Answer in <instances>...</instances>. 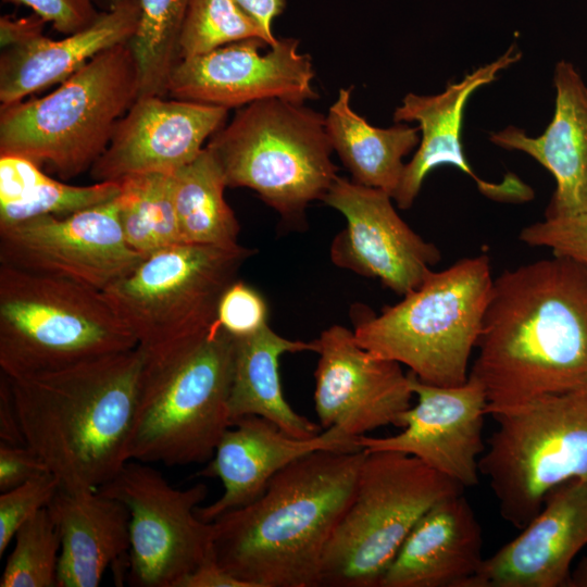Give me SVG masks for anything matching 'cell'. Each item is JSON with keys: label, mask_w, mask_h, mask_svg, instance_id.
<instances>
[{"label": "cell", "mask_w": 587, "mask_h": 587, "mask_svg": "<svg viewBox=\"0 0 587 587\" xmlns=\"http://www.w3.org/2000/svg\"><path fill=\"white\" fill-rule=\"evenodd\" d=\"M476 348L491 416L587 385V266L552 254L502 272Z\"/></svg>", "instance_id": "6da1fadb"}, {"label": "cell", "mask_w": 587, "mask_h": 587, "mask_svg": "<svg viewBox=\"0 0 587 587\" xmlns=\"http://www.w3.org/2000/svg\"><path fill=\"white\" fill-rule=\"evenodd\" d=\"M366 451L299 458L245 507L214 521L213 555L250 587H317L326 547L346 511Z\"/></svg>", "instance_id": "7a4b0ae2"}, {"label": "cell", "mask_w": 587, "mask_h": 587, "mask_svg": "<svg viewBox=\"0 0 587 587\" xmlns=\"http://www.w3.org/2000/svg\"><path fill=\"white\" fill-rule=\"evenodd\" d=\"M143 361L137 346L9 378L25 442L58 477L60 488L97 490L128 461Z\"/></svg>", "instance_id": "3957f363"}, {"label": "cell", "mask_w": 587, "mask_h": 587, "mask_svg": "<svg viewBox=\"0 0 587 587\" xmlns=\"http://www.w3.org/2000/svg\"><path fill=\"white\" fill-rule=\"evenodd\" d=\"M143 354L128 461L166 466L209 462L232 426L234 337L213 323L199 339Z\"/></svg>", "instance_id": "277c9868"}, {"label": "cell", "mask_w": 587, "mask_h": 587, "mask_svg": "<svg viewBox=\"0 0 587 587\" xmlns=\"http://www.w3.org/2000/svg\"><path fill=\"white\" fill-rule=\"evenodd\" d=\"M494 278L487 253L432 271L414 290L378 315H355L358 344L409 367L420 380L444 387L464 384L482 333Z\"/></svg>", "instance_id": "5b68a950"}, {"label": "cell", "mask_w": 587, "mask_h": 587, "mask_svg": "<svg viewBox=\"0 0 587 587\" xmlns=\"http://www.w3.org/2000/svg\"><path fill=\"white\" fill-rule=\"evenodd\" d=\"M139 96L129 41L98 53L45 97L0 107V154L49 165L62 179L87 170L108 148Z\"/></svg>", "instance_id": "8992f818"}, {"label": "cell", "mask_w": 587, "mask_h": 587, "mask_svg": "<svg viewBox=\"0 0 587 587\" xmlns=\"http://www.w3.org/2000/svg\"><path fill=\"white\" fill-rule=\"evenodd\" d=\"M137 346L102 291L0 264V367L9 378Z\"/></svg>", "instance_id": "52a82bcc"}, {"label": "cell", "mask_w": 587, "mask_h": 587, "mask_svg": "<svg viewBox=\"0 0 587 587\" xmlns=\"http://www.w3.org/2000/svg\"><path fill=\"white\" fill-rule=\"evenodd\" d=\"M207 147L227 187H245L285 220H300L336 179L325 115L280 98L240 108Z\"/></svg>", "instance_id": "ba28073f"}, {"label": "cell", "mask_w": 587, "mask_h": 587, "mask_svg": "<svg viewBox=\"0 0 587 587\" xmlns=\"http://www.w3.org/2000/svg\"><path fill=\"white\" fill-rule=\"evenodd\" d=\"M464 489L415 457L366 451L352 498L326 547L320 586L379 587L423 514Z\"/></svg>", "instance_id": "9c48e42d"}, {"label": "cell", "mask_w": 587, "mask_h": 587, "mask_svg": "<svg viewBox=\"0 0 587 587\" xmlns=\"http://www.w3.org/2000/svg\"><path fill=\"white\" fill-rule=\"evenodd\" d=\"M253 249L178 242L146 255L102 292L146 353L199 339Z\"/></svg>", "instance_id": "30bf717a"}, {"label": "cell", "mask_w": 587, "mask_h": 587, "mask_svg": "<svg viewBox=\"0 0 587 587\" xmlns=\"http://www.w3.org/2000/svg\"><path fill=\"white\" fill-rule=\"evenodd\" d=\"M497 429L479 459L500 515L522 529L550 490L587 482V385L492 415Z\"/></svg>", "instance_id": "8fae6325"}, {"label": "cell", "mask_w": 587, "mask_h": 587, "mask_svg": "<svg viewBox=\"0 0 587 587\" xmlns=\"http://www.w3.org/2000/svg\"><path fill=\"white\" fill-rule=\"evenodd\" d=\"M97 490L129 511L130 586L180 587L213 554V524L196 513L208 496L204 483L178 489L149 463L129 460Z\"/></svg>", "instance_id": "7c38bea8"}, {"label": "cell", "mask_w": 587, "mask_h": 587, "mask_svg": "<svg viewBox=\"0 0 587 587\" xmlns=\"http://www.w3.org/2000/svg\"><path fill=\"white\" fill-rule=\"evenodd\" d=\"M116 197L70 215L0 226V264L103 291L146 257L124 237Z\"/></svg>", "instance_id": "4fadbf2b"}, {"label": "cell", "mask_w": 587, "mask_h": 587, "mask_svg": "<svg viewBox=\"0 0 587 587\" xmlns=\"http://www.w3.org/2000/svg\"><path fill=\"white\" fill-rule=\"evenodd\" d=\"M298 47L296 38H278L273 46L249 38L180 59L166 92L174 99L226 109L270 98L303 103L317 93L312 59Z\"/></svg>", "instance_id": "5bb4252c"}, {"label": "cell", "mask_w": 587, "mask_h": 587, "mask_svg": "<svg viewBox=\"0 0 587 587\" xmlns=\"http://www.w3.org/2000/svg\"><path fill=\"white\" fill-rule=\"evenodd\" d=\"M323 201L346 220L330 247L332 261L339 267L377 279L403 297L441 259L439 249L400 217L391 196L382 189L337 176Z\"/></svg>", "instance_id": "9a60e30c"}, {"label": "cell", "mask_w": 587, "mask_h": 587, "mask_svg": "<svg viewBox=\"0 0 587 587\" xmlns=\"http://www.w3.org/2000/svg\"><path fill=\"white\" fill-rule=\"evenodd\" d=\"M313 342L314 407L322 428L355 438L388 425L401 428L414 395L400 363L364 349L341 325L324 329Z\"/></svg>", "instance_id": "2e32d148"}, {"label": "cell", "mask_w": 587, "mask_h": 587, "mask_svg": "<svg viewBox=\"0 0 587 587\" xmlns=\"http://www.w3.org/2000/svg\"><path fill=\"white\" fill-rule=\"evenodd\" d=\"M408 376L416 404L402 414V430L386 437L360 436L359 446L415 457L464 488L478 485L487 414L484 387L471 375L451 387L424 383L410 371Z\"/></svg>", "instance_id": "e0dca14e"}, {"label": "cell", "mask_w": 587, "mask_h": 587, "mask_svg": "<svg viewBox=\"0 0 587 587\" xmlns=\"http://www.w3.org/2000/svg\"><path fill=\"white\" fill-rule=\"evenodd\" d=\"M521 59L510 47L497 60L479 66L458 83H449L437 95L408 93L394 113L396 123L416 122L421 140L412 159L405 163L392 200L400 209H409L416 199L426 176L439 165H453L469 175L487 198L500 202L521 203L534 197L533 189L513 173L499 183L478 177L465 158L461 128L465 104L479 87L497 79L502 70Z\"/></svg>", "instance_id": "ac0fdd59"}, {"label": "cell", "mask_w": 587, "mask_h": 587, "mask_svg": "<svg viewBox=\"0 0 587 587\" xmlns=\"http://www.w3.org/2000/svg\"><path fill=\"white\" fill-rule=\"evenodd\" d=\"M228 109L160 96L139 97L90 168L96 182L143 173L173 174L191 162L225 124Z\"/></svg>", "instance_id": "d6986e66"}, {"label": "cell", "mask_w": 587, "mask_h": 587, "mask_svg": "<svg viewBox=\"0 0 587 587\" xmlns=\"http://www.w3.org/2000/svg\"><path fill=\"white\" fill-rule=\"evenodd\" d=\"M521 530L484 559L466 587H567L572 562L587 545V482L550 490Z\"/></svg>", "instance_id": "ffe728a7"}, {"label": "cell", "mask_w": 587, "mask_h": 587, "mask_svg": "<svg viewBox=\"0 0 587 587\" xmlns=\"http://www.w3.org/2000/svg\"><path fill=\"white\" fill-rule=\"evenodd\" d=\"M317 450L363 449L358 438L338 428L324 429L312 438L302 439L284 433L260 416L239 419L225 432L211 460L196 474L218 478L224 487L218 499L197 508L198 517L212 522L228 511L250 504L263 495L273 476Z\"/></svg>", "instance_id": "44dd1931"}, {"label": "cell", "mask_w": 587, "mask_h": 587, "mask_svg": "<svg viewBox=\"0 0 587 587\" xmlns=\"http://www.w3.org/2000/svg\"><path fill=\"white\" fill-rule=\"evenodd\" d=\"M553 85L554 113L540 136L508 126L491 134L490 140L530 155L548 170L555 189L545 216H571L587 212V85L565 60L554 66Z\"/></svg>", "instance_id": "7402d4cb"}, {"label": "cell", "mask_w": 587, "mask_h": 587, "mask_svg": "<svg viewBox=\"0 0 587 587\" xmlns=\"http://www.w3.org/2000/svg\"><path fill=\"white\" fill-rule=\"evenodd\" d=\"M482 528L463 492L450 495L413 526L379 587H466L478 572Z\"/></svg>", "instance_id": "603a6c76"}, {"label": "cell", "mask_w": 587, "mask_h": 587, "mask_svg": "<svg viewBox=\"0 0 587 587\" xmlns=\"http://www.w3.org/2000/svg\"><path fill=\"white\" fill-rule=\"evenodd\" d=\"M61 538L57 587H96L112 566L126 577L130 546L128 509L98 490L60 488L48 505Z\"/></svg>", "instance_id": "cb8c5ba5"}, {"label": "cell", "mask_w": 587, "mask_h": 587, "mask_svg": "<svg viewBox=\"0 0 587 587\" xmlns=\"http://www.w3.org/2000/svg\"><path fill=\"white\" fill-rule=\"evenodd\" d=\"M138 0H116L88 27L51 39L42 34L3 49L0 58V101L11 104L62 83L98 53L130 41L140 20Z\"/></svg>", "instance_id": "d4e9b609"}, {"label": "cell", "mask_w": 587, "mask_h": 587, "mask_svg": "<svg viewBox=\"0 0 587 587\" xmlns=\"http://www.w3.org/2000/svg\"><path fill=\"white\" fill-rule=\"evenodd\" d=\"M234 339V370L228 398L232 425L239 419L253 415L270 421L296 438L308 439L319 435L320 424L297 413L286 401L279 378L280 357L314 352V342L285 338L268 324L250 336Z\"/></svg>", "instance_id": "484cf974"}, {"label": "cell", "mask_w": 587, "mask_h": 587, "mask_svg": "<svg viewBox=\"0 0 587 587\" xmlns=\"http://www.w3.org/2000/svg\"><path fill=\"white\" fill-rule=\"evenodd\" d=\"M351 89L341 88L325 115L326 130L351 180L395 193L408 155L421 140L419 127L404 123L380 128L351 107Z\"/></svg>", "instance_id": "4316f807"}, {"label": "cell", "mask_w": 587, "mask_h": 587, "mask_svg": "<svg viewBox=\"0 0 587 587\" xmlns=\"http://www.w3.org/2000/svg\"><path fill=\"white\" fill-rule=\"evenodd\" d=\"M120 191L118 180L74 186L49 177L26 158L0 154V226L70 215L112 200Z\"/></svg>", "instance_id": "83f0119b"}, {"label": "cell", "mask_w": 587, "mask_h": 587, "mask_svg": "<svg viewBox=\"0 0 587 587\" xmlns=\"http://www.w3.org/2000/svg\"><path fill=\"white\" fill-rule=\"evenodd\" d=\"M174 205L182 242L235 246L240 232L224 197V173L205 146L191 162L173 173Z\"/></svg>", "instance_id": "f1b7e54d"}, {"label": "cell", "mask_w": 587, "mask_h": 587, "mask_svg": "<svg viewBox=\"0 0 587 587\" xmlns=\"http://www.w3.org/2000/svg\"><path fill=\"white\" fill-rule=\"evenodd\" d=\"M118 182V215L130 248L148 255L182 242L174 205L173 174H134Z\"/></svg>", "instance_id": "f546056e"}, {"label": "cell", "mask_w": 587, "mask_h": 587, "mask_svg": "<svg viewBox=\"0 0 587 587\" xmlns=\"http://www.w3.org/2000/svg\"><path fill=\"white\" fill-rule=\"evenodd\" d=\"M138 1L140 20L129 41L139 71L138 98L163 97L167 93L168 77L180 60L179 37L190 0Z\"/></svg>", "instance_id": "4dcf8cb0"}, {"label": "cell", "mask_w": 587, "mask_h": 587, "mask_svg": "<svg viewBox=\"0 0 587 587\" xmlns=\"http://www.w3.org/2000/svg\"><path fill=\"white\" fill-rule=\"evenodd\" d=\"M249 38H260L270 46L278 39L235 0H190L179 37V55H199Z\"/></svg>", "instance_id": "1f68e13d"}, {"label": "cell", "mask_w": 587, "mask_h": 587, "mask_svg": "<svg viewBox=\"0 0 587 587\" xmlns=\"http://www.w3.org/2000/svg\"><path fill=\"white\" fill-rule=\"evenodd\" d=\"M1 587H57L61 538L48 510H40L14 536Z\"/></svg>", "instance_id": "d6a6232c"}, {"label": "cell", "mask_w": 587, "mask_h": 587, "mask_svg": "<svg viewBox=\"0 0 587 587\" xmlns=\"http://www.w3.org/2000/svg\"><path fill=\"white\" fill-rule=\"evenodd\" d=\"M52 473L38 476L0 495V555L17 529L40 510L47 508L60 489Z\"/></svg>", "instance_id": "836d02e7"}, {"label": "cell", "mask_w": 587, "mask_h": 587, "mask_svg": "<svg viewBox=\"0 0 587 587\" xmlns=\"http://www.w3.org/2000/svg\"><path fill=\"white\" fill-rule=\"evenodd\" d=\"M520 240L542 247L552 254L567 257L587 266V212L571 216H545L525 226Z\"/></svg>", "instance_id": "e575fe53"}, {"label": "cell", "mask_w": 587, "mask_h": 587, "mask_svg": "<svg viewBox=\"0 0 587 587\" xmlns=\"http://www.w3.org/2000/svg\"><path fill=\"white\" fill-rule=\"evenodd\" d=\"M214 324L234 338L250 336L267 325V307L250 285L236 279L222 294Z\"/></svg>", "instance_id": "d590c367"}, {"label": "cell", "mask_w": 587, "mask_h": 587, "mask_svg": "<svg viewBox=\"0 0 587 587\" xmlns=\"http://www.w3.org/2000/svg\"><path fill=\"white\" fill-rule=\"evenodd\" d=\"M33 9L46 22H51L55 30L71 35L91 25L98 13L91 0H3Z\"/></svg>", "instance_id": "8d00e7d4"}, {"label": "cell", "mask_w": 587, "mask_h": 587, "mask_svg": "<svg viewBox=\"0 0 587 587\" xmlns=\"http://www.w3.org/2000/svg\"><path fill=\"white\" fill-rule=\"evenodd\" d=\"M50 473L45 461L27 445L0 442V490L17 487Z\"/></svg>", "instance_id": "74e56055"}, {"label": "cell", "mask_w": 587, "mask_h": 587, "mask_svg": "<svg viewBox=\"0 0 587 587\" xmlns=\"http://www.w3.org/2000/svg\"><path fill=\"white\" fill-rule=\"evenodd\" d=\"M0 442L26 445L13 400L10 379L3 373H1L0 377Z\"/></svg>", "instance_id": "f35d334b"}, {"label": "cell", "mask_w": 587, "mask_h": 587, "mask_svg": "<svg viewBox=\"0 0 587 587\" xmlns=\"http://www.w3.org/2000/svg\"><path fill=\"white\" fill-rule=\"evenodd\" d=\"M180 587H250L222 567L212 554L182 583Z\"/></svg>", "instance_id": "ab89813d"}, {"label": "cell", "mask_w": 587, "mask_h": 587, "mask_svg": "<svg viewBox=\"0 0 587 587\" xmlns=\"http://www.w3.org/2000/svg\"><path fill=\"white\" fill-rule=\"evenodd\" d=\"M46 21L36 13L23 18L9 15L0 18V43L2 49L25 42L41 35Z\"/></svg>", "instance_id": "60d3db41"}, {"label": "cell", "mask_w": 587, "mask_h": 587, "mask_svg": "<svg viewBox=\"0 0 587 587\" xmlns=\"http://www.w3.org/2000/svg\"><path fill=\"white\" fill-rule=\"evenodd\" d=\"M238 5L263 29L273 36L272 24L274 20L283 13L286 7V0H235Z\"/></svg>", "instance_id": "b9f144b4"}, {"label": "cell", "mask_w": 587, "mask_h": 587, "mask_svg": "<svg viewBox=\"0 0 587 587\" xmlns=\"http://www.w3.org/2000/svg\"><path fill=\"white\" fill-rule=\"evenodd\" d=\"M567 587H587V557L583 558L571 572Z\"/></svg>", "instance_id": "7bdbcfd3"}]
</instances>
